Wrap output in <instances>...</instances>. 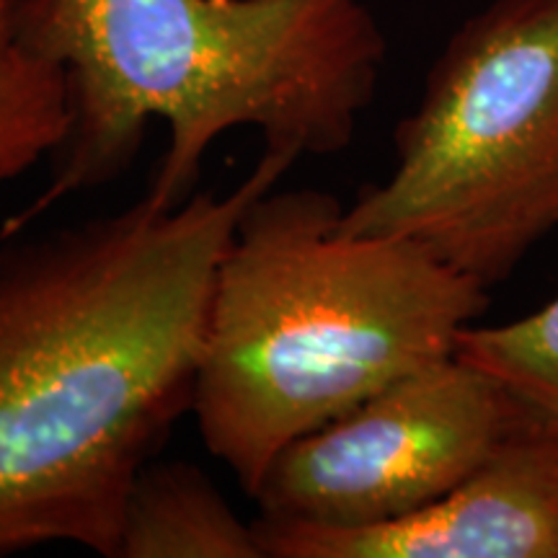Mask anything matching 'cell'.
Returning <instances> with one entry per match:
<instances>
[{
	"label": "cell",
	"instance_id": "1",
	"mask_svg": "<svg viewBox=\"0 0 558 558\" xmlns=\"http://www.w3.org/2000/svg\"><path fill=\"white\" fill-rule=\"evenodd\" d=\"M295 160L264 150L228 194L0 248V556L73 543L117 558L124 501L192 411L215 271L243 209Z\"/></svg>",
	"mask_w": 558,
	"mask_h": 558
},
{
	"label": "cell",
	"instance_id": "2",
	"mask_svg": "<svg viewBox=\"0 0 558 558\" xmlns=\"http://www.w3.org/2000/svg\"><path fill=\"white\" fill-rule=\"evenodd\" d=\"M19 32L65 70L73 120L45 190L3 222V241L122 179L153 120L169 128V148L145 197L166 209L197 192L209 148L235 128L295 163L337 156L388 52L365 0H21Z\"/></svg>",
	"mask_w": 558,
	"mask_h": 558
},
{
	"label": "cell",
	"instance_id": "3",
	"mask_svg": "<svg viewBox=\"0 0 558 558\" xmlns=\"http://www.w3.org/2000/svg\"><path fill=\"white\" fill-rule=\"evenodd\" d=\"M320 190L251 199L215 271L192 393L207 452L254 497L279 450L456 357L488 290L422 243L341 230Z\"/></svg>",
	"mask_w": 558,
	"mask_h": 558
},
{
	"label": "cell",
	"instance_id": "4",
	"mask_svg": "<svg viewBox=\"0 0 558 558\" xmlns=\"http://www.w3.org/2000/svg\"><path fill=\"white\" fill-rule=\"evenodd\" d=\"M393 148L341 230L422 243L486 290L505 282L558 230V0H492L465 19Z\"/></svg>",
	"mask_w": 558,
	"mask_h": 558
},
{
	"label": "cell",
	"instance_id": "5",
	"mask_svg": "<svg viewBox=\"0 0 558 558\" xmlns=\"http://www.w3.org/2000/svg\"><path fill=\"white\" fill-rule=\"evenodd\" d=\"M533 427L497 380L456 354L279 450L254 501L267 520L380 525L445 497Z\"/></svg>",
	"mask_w": 558,
	"mask_h": 558
},
{
	"label": "cell",
	"instance_id": "6",
	"mask_svg": "<svg viewBox=\"0 0 558 558\" xmlns=\"http://www.w3.org/2000/svg\"><path fill=\"white\" fill-rule=\"evenodd\" d=\"M264 558H558V439L538 427L407 518L331 530L254 520Z\"/></svg>",
	"mask_w": 558,
	"mask_h": 558
},
{
	"label": "cell",
	"instance_id": "7",
	"mask_svg": "<svg viewBox=\"0 0 558 558\" xmlns=\"http://www.w3.org/2000/svg\"><path fill=\"white\" fill-rule=\"evenodd\" d=\"M117 558H264L213 478L186 460H150L124 501Z\"/></svg>",
	"mask_w": 558,
	"mask_h": 558
},
{
	"label": "cell",
	"instance_id": "8",
	"mask_svg": "<svg viewBox=\"0 0 558 558\" xmlns=\"http://www.w3.org/2000/svg\"><path fill=\"white\" fill-rule=\"evenodd\" d=\"M21 0H0V186L54 158L70 135L65 70L21 37Z\"/></svg>",
	"mask_w": 558,
	"mask_h": 558
},
{
	"label": "cell",
	"instance_id": "9",
	"mask_svg": "<svg viewBox=\"0 0 558 558\" xmlns=\"http://www.w3.org/2000/svg\"><path fill=\"white\" fill-rule=\"evenodd\" d=\"M456 354L484 369L535 427L558 439V295L509 324L465 326Z\"/></svg>",
	"mask_w": 558,
	"mask_h": 558
}]
</instances>
